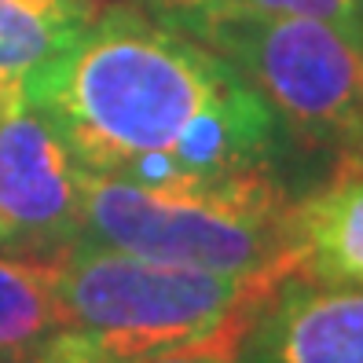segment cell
I'll return each mask as SVG.
<instances>
[{"mask_svg": "<svg viewBox=\"0 0 363 363\" xmlns=\"http://www.w3.org/2000/svg\"><path fill=\"white\" fill-rule=\"evenodd\" d=\"M33 103L81 169L133 184L279 173L297 151L264 96L220 52L136 0L96 4Z\"/></svg>", "mask_w": 363, "mask_h": 363, "instance_id": "6da1fadb", "label": "cell"}, {"mask_svg": "<svg viewBox=\"0 0 363 363\" xmlns=\"http://www.w3.org/2000/svg\"><path fill=\"white\" fill-rule=\"evenodd\" d=\"M283 279L147 261L81 239L55 257L62 327L26 363H136L261 312Z\"/></svg>", "mask_w": 363, "mask_h": 363, "instance_id": "7a4b0ae2", "label": "cell"}, {"mask_svg": "<svg viewBox=\"0 0 363 363\" xmlns=\"http://www.w3.org/2000/svg\"><path fill=\"white\" fill-rule=\"evenodd\" d=\"M294 199L279 173L213 184H133L81 169V239L184 268L290 275Z\"/></svg>", "mask_w": 363, "mask_h": 363, "instance_id": "3957f363", "label": "cell"}, {"mask_svg": "<svg viewBox=\"0 0 363 363\" xmlns=\"http://www.w3.org/2000/svg\"><path fill=\"white\" fill-rule=\"evenodd\" d=\"M283 121L297 151L363 158V40L319 18L228 4L187 26Z\"/></svg>", "mask_w": 363, "mask_h": 363, "instance_id": "277c9868", "label": "cell"}, {"mask_svg": "<svg viewBox=\"0 0 363 363\" xmlns=\"http://www.w3.org/2000/svg\"><path fill=\"white\" fill-rule=\"evenodd\" d=\"M81 242V165L33 99L0 103V250L59 257Z\"/></svg>", "mask_w": 363, "mask_h": 363, "instance_id": "5b68a950", "label": "cell"}, {"mask_svg": "<svg viewBox=\"0 0 363 363\" xmlns=\"http://www.w3.org/2000/svg\"><path fill=\"white\" fill-rule=\"evenodd\" d=\"M242 363H363V286L286 275L250 323Z\"/></svg>", "mask_w": 363, "mask_h": 363, "instance_id": "8992f818", "label": "cell"}, {"mask_svg": "<svg viewBox=\"0 0 363 363\" xmlns=\"http://www.w3.org/2000/svg\"><path fill=\"white\" fill-rule=\"evenodd\" d=\"M290 250V275L363 286V158L330 162V177L294 199Z\"/></svg>", "mask_w": 363, "mask_h": 363, "instance_id": "52a82bcc", "label": "cell"}, {"mask_svg": "<svg viewBox=\"0 0 363 363\" xmlns=\"http://www.w3.org/2000/svg\"><path fill=\"white\" fill-rule=\"evenodd\" d=\"M99 0H0V103L33 99Z\"/></svg>", "mask_w": 363, "mask_h": 363, "instance_id": "ba28073f", "label": "cell"}, {"mask_svg": "<svg viewBox=\"0 0 363 363\" xmlns=\"http://www.w3.org/2000/svg\"><path fill=\"white\" fill-rule=\"evenodd\" d=\"M62 327L55 257L0 250V359L26 363Z\"/></svg>", "mask_w": 363, "mask_h": 363, "instance_id": "9c48e42d", "label": "cell"}, {"mask_svg": "<svg viewBox=\"0 0 363 363\" xmlns=\"http://www.w3.org/2000/svg\"><path fill=\"white\" fill-rule=\"evenodd\" d=\"M253 319H257V312L235 315V319H228L224 327H217L206 337H195V341H184V345L151 352V356H143L136 363H242V341H246V330H250Z\"/></svg>", "mask_w": 363, "mask_h": 363, "instance_id": "30bf717a", "label": "cell"}, {"mask_svg": "<svg viewBox=\"0 0 363 363\" xmlns=\"http://www.w3.org/2000/svg\"><path fill=\"white\" fill-rule=\"evenodd\" d=\"M235 4H246L257 11L319 18V23H330L363 40V0H235Z\"/></svg>", "mask_w": 363, "mask_h": 363, "instance_id": "8fae6325", "label": "cell"}, {"mask_svg": "<svg viewBox=\"0 0 363 363\" xmlns=\"http://www.w3.org/2000/svg\"><path fill=\"white\" fill-rule=\"evenodd\" d=\"M136 4H143L147 11H155L158 18H165V23L187 30V26L202 23L206 15L235 4V0H136Z\"/></svg>", "mask_w": 363, "mask_h": 363, "instance_id": "7c38bea8", "label": "cell"}, {"mask_svg": "<svg viewBox=\"0 0 363 363\" xmlns=\"http://www.w3.org/2000/svg\"><path fill=\"white\" fill-rule=\"evenodd\" d=\"M0 363H15V359H0Z\"/></svg>", "mask_w": 363, "mask_h": 363, "instance_id": "4fadbf2b", "label": "cell"}]
</instances>
